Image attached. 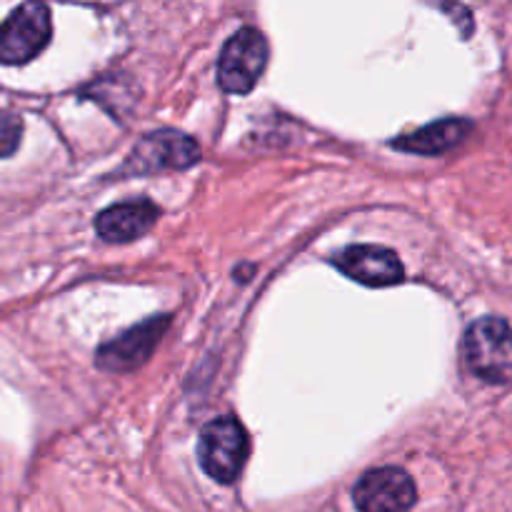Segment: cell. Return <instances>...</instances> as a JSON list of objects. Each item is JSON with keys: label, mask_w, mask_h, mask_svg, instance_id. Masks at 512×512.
Instances as JSON below:
<instances>
[{"label": "cell", "mask_w": 512, "mask_h": 512, "mask_svg": "<svg viewBox=\"0 0 512 512\" xmlns=\"http://www.w3.org/2000/svg\"><path fill=\"white\" fill-rule=\"evenodd\" d=\"M333 265L350 280L368 288H390L403 283L405 270L398 255L380 245H350L333 258Z\"/></svg>", "instance_id": "cell-8"}, {"label": "cell", "mask_w": 512, "mask_h": 512, "mask_svg": "<svg viewBox=\"0 0 512 512\" xmlns=\"http://www.w3.org/2000/svg\"><path fill=\"white\" fill-rule=\"evenodd\" d=\"M23 120L18 115H0V158H8L18 150Z\"/></svg>", "instance_id": "cell-11"}, {"label": "cell", "mask_w": 512, "mask_h": 512, "mask_svg": "<svg viewBox=\"0 0 512 512\" xmlns=\"http://www.w3.org/2000/svg\"><path fill=\"white\" fill-rule=\"evenodd\" d=\"M250 453V438L233 415L210 420L200 433L198 458L205 473L218 483L230 485L243 473Z\"/></svg>", "instance_id": "cell-2"}, {"label": "cell", "mask_w": 512, "mask_h": 512, "mask_svg": "<svg viewBox=\"0 0 512 512\" xmlns=\"http://www.w3.org/2000/svg\"><path fill=\"white\" fill-rule=\"evenodd\" d=\"M470 130H473V125H470L468 120L445 118L438 120V123H430L428 128L418 130V133L398 138L393 145L400 150H408V153L440 155L445 153V150L455 148L458 143H463L470 135Z\"/></svg>", "instance_id": "cell-10"}, {"label": "cell", "mask_w": 512, "mask_h": 512, "mask_svg": "<svg viewBox=\"0 0 512 512\" xmlns=\"http://www.w3.org/2000/svg\"><path fill=\"white\" fill-rule=\"evenodd\" d=\"M465 363L490 385H512V328L503 318H480L465 333Z\"/></svg>", "instance_id": "cell-1"}, {"label": "cell", "mask_w": 512, "mask_h": 512, "mask_svg": "<svg viewBox=\"0 0 512 512\" xmlns=\"http://www.w3.org/2000/svg\"><path fill=\"white\" fill-rule=\"evenodd\" d=\"M353 500L360 512H410L418 493L403 468H375L358 480Z\"/></svg>", "instance_id": "cell-6"}, {"label": "cell", "mask_w": 512, "mask_h": 512, "mask_svg": "<svg viewBox=\"0 0 512 512\" xmlns=\"http://www.w3.org/2000/svg\"><path fill=\"white\" fill-rule=\"evenodd\" d=\"M53 23L43 3H25L15 8L0 25V63L23 65L48 45Z\"/></svg>", "instance_id": "cell-4"}, {"label": "cell", "mask_w": 512, "mask_h": 512, "mask_svg": "<svg viewBox=\"0 0 512 512\" xmlns=\"http://www.w3.org/2000/svg\"><path fill=\"white\" fill-rule=\"evenodd\" d=\"M168 325V315L150 318L145 323L135 325L128 333L118 335L110 343H105L98 350V355H95V365L100 370H108V373H128V370H135L153 355V350L158 348L160 338L165 335Z\"/></svg>", "instance_id": "cell-7"}, {"label": "cell", "mask_w": 512, "mask_h": 512, "mask_svg": "<svg viewBox=\"0 0 512 512\" xmlns=\"http://www.w3.org/2000/svg\"><path fill=\"white\" fill-rule=\"evenodd\" d=\"M268 40L260 30L243 28L225 43L218 60V83L225 93H250L268 65Z\"/></svg>", "instance_id": "cell-3"}, {"label": "cell", "mask_w": 512, "mask_h": 512, "mask_svg": "<svg viewBox=\"0 0 512 512\" xmlns=\"http://www.w3.org/2000/svg\"><path fill=\"white\" fill-rule=\"evenodd\" d=\"M158 215V205L150 203V200H130V203L110 205L108 210H103L95 218V230L108 243H130V240H138L140 235L148 233Z\"/></svg>", "instance_id": "cell-9"}, {"label": "cell", "mask_w": 512, "mask_h": 512, "mask_svg": "<svg viewBox=\"0 0 512 512\" xmlns=\"http://www.w3.org/2000/svg\"><path fill=\"white\" fill-rule=\"evenodd\" d=\"M200 160V145L190 135L178 130H155L148 133L130 153L125 173H163V170H183Z\"/></svg>", "instance_id": "cell-5"}]
</instances>
